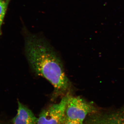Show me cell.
<instances>
[{
    "instance_id": "277c9868",
    "label": "cell",
    "mask_w": 124,
    "mask_h": 124,
    "mask_svg": "<svg viewBox=\"0 0 124 124\" xmlns=\"http://www.w3.org/2000/svg\"><path fill=\"white\" fill-rule=\"evenodd\" d=\"M124 115V111L105 114L93 113L89 115L86 120V124H121Z\"/></svg>"
},
{
    "instance_id": "7a4b0ae2",
    "label": "cell",
    "mask_w": 124,
    "mask_h": 124,
    "mask_svg": "<svg viewBox=\"0 0 124 124\" xmlns=\"http://www.w3.org/2000/svg\"><path fill=\"white\" fill-rule=\"evenodd\" d=\"M97 108L91 102L80 97L69 94L66 110V118L83 122L86 116L95 113Z\"/></svg>"
},
{
    "instance_id": "52a82bcc",
    "label": "cell",
    "mask_w": 124,
    "mask_h": 124,
    "mask_svg": "<svg viewBox=\"0 0 124 124\" xmlns=\"http://www.w3.org/2000/svg\"><path fill=\"white\" fill-rule=\"evenodd\" d=\"M63 124H84L83 122L66 119Z\"/></svg>"
},
{
    "instance_id": "8992f818",
    "label": "cell",
    "mask_w": 124,
    "mask_h": 124,
    "mask_svg": "<svg viewBox=\"0 0 124 124\" xmlns=\"http://www.w3.org/2000/svg\"><path fill=\"white\" fill-rule=\"evenodd\" d=\"M8 3L5 0H0V35L1 33V27L7 9Z\"/></svg>"
},
{
    "instance_id": "5b68a950",
    "label": "cell",
    "mask_w": 124,
    "mask_h": 124,
    "mask_svg": "<svg viewBox=\"0 0 124 124\" xmlns=\"http://www.w3.org/2000/svg\"><path fill=\"white\" fill-rule=\"evenodd\" d=\"M17 113L12 120L13 124H38V118L24 104L18 101Z\"/></svg>"
},
{
    "instance_id": "6da1fadb",
    "label": "cell",
    "mask_w": 124,
    "mask_h": 124,
    "mask_svg": "<svg viewBox=\"0 0 124 124\" xmlns=\"http://www.w3.org/2000/svg\"><path fill=\"white\" fill-rule=\"evenodd\" d=\"M25 51L33 72L44 78L54 86L52 100L65 96L72 90L62 62L51 45L41 36L30 34L25 42Z\"/></svg>"
},
{
    "instance_id": "3957f363",
    "label": "cell",
    "mask_w": 124,
    "mask_h": 124,
    "mask_svg": "<svg viewBox=\"0 0 124 124\" xmlns=\"http://www.w3.org/2000/svg\"><path fill=\"white\" fill-rule=\"evenodd\" d=\"M68 94L57 104H53L41 112L38 118V124H63L66 120V110Z\"/></svg>"
},
{
    "instance_id": "ba28073f",
    "label": "cell",
    "mask_w": 124,
    "mask_h": 124,
    "mask_svg": "<svg viewBox=\"0 0 124 124\" xmlns=\"http://www.w3.org/2000/svg\"><path fill=\"white\" fill-rule=\"evenodd\" d=\"M121 124H124V115L123 116L121 120Z\"/></svg>"
}]
</instances>
